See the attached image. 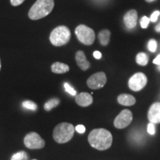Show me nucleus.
<instances>
[{"mask_svg": "<svg viewBox=\"0 0 160 160\" xmlns=\"http://www.w3.org/2000/svg\"><path fill=\"white\" fill-rule=\"evenodd\" d=\"M88 140L93 148L99 151H105L111 147L113 136L111 132L106 129H93L89 133Z\"/></svg>", "mask_w": 160, "mask_h": 160, "instance_id": "f257e3e1", "label": "nucleus"}, {"mask_svg": "<svg viewBox=\"0 0 160 160\" xmlns=\"http://www.w3.org/2000/svg\"><path fill=\"white\" fill-rule=\"evenodd\" d=\"M54 8V0H37L31 8L28 17L32 20H38L47 17Z\"/></svg>", "mask_w": 160, "mask_h": 160, "instance_id": "f03ea898", "label": "nucleus"}, {"mask_svg": "<svg viewBox=\"0 0 160 160\" xmlns=\"http://www.w3.org/2000/svg\"><path fill=\"white\" fill-rule=\"evenodd\" d=\"M75 128L72 124L62 122L56 126L53 131V139L57 143L64 144L68 142L74 135Z\"/></svg>", "mask_w": 160, "mask_h": 160, "instance_id": "7ed1b4c3", "label": "nucleus"}, {"mask_svg": "<svg viewBox=\"0 0 160 160\" xmlns=\"http://www.w3.org/2000/svg\"><path fill=\"white\" fill-rule=\"evenodd\" d=\"M71 33L70 29L65 25H60L51 31L50 42L53 45L60 47L65 45L71 39Z\"/></svg>", "mask_w": 160, "mask_h": 160, "instance_id": "20e7f679", "label": "nucleus"}, {"mask_svg": "<svg viewBox=\"0 0 160 160\" xmlns=\"http://www.w3.org/2000/svg\"><path fill=\"white\" fill-rule=\"evenodd\" d=\"M75 33L80 42L85 45H91L95 41V32L85 25H79L75 30Z\"/></svg>", "mask_w": 160, "mask_h": 160, "instance_id": "39448f33", "label": "nucleus"}, {"mask_svg": "<svg viewBox=\"0 0 160 160\" xmlns=\"http://www.w3.org/2000/svg\"><path fill=\"white\" fill-rule=\"evenodd\" d=\"M24 144L29 149H41L45 145V142L36 132H31L25 136Z\"/></svg>", "mask_w": 160, "mask_h": 160, "instance_id": "423d86ee", "label": "nucleus"}, {"mask_svg": "<svg viewBox=\"0 0 160 160\" xmlns=\"http://www.w3.org/2000/svg\"><path fill=\"white\" fill-rule=\"evenodd\" d=\"M148 79L145 74L139 72L135 73L130 78L128 81V86L130 89L133 91H139L143 89L147 85Z\"/></svg>", "mask_w": 160, "mask_h": 160, "instance_id": "0eeeda50", "label": "nucleus"}, {"mask_svg": "<svg viewBox=\"0 0 160 160\" xmlns=\"http://www.w3.org/2000/svg\"><path fill=\"white\" fill-rule=\"evenodd\" d=\"M133 120L132 112L128 109L122 110L119 114L115 118L113 125L118 129H123L128 127Z\"/></svg>", "mask_w": 160, "mask_h": 160, "instance_id": "6e6552de", "label": "nucleus"}, {"mask_svg": "<svg viewBox=\"0 0 160 160\" xmlns=\"http://www.w3.org/2000/svg\"><path fill=\"white\" fill-rule=\"evenodd\" d=\"M107 82V77L104 72H98L91 76L87 80V85L91 89L98 90L104 87Z\"/></svg>", "mask_w": 160, "mask_h": 160, "instance_id": "1a4fd4ad", "label": "nucleus"}, {"mask_svg": "<svg viewBox=\"0 0 160 160\" xmlns=\"http://www.w3.org/2000/svg\"><path fill=\"white\" fill-rule=\"evenodd\" d=\"M148 118L150 122L160 123V102H155L151 105L148 112Z\"/></svg>", "mask_w": 160, "mask_h": 160, "instance_id": "9d476101", "label": "nucleus"}, {"mask_svg": "<svg viewBox=\"0 0 160 160\" xmlns=\"http://www.w3.org/2000/svg\"><path fill=\"white\" fill-rule=\"evenodd\" d=\"M137 12L136 10H130L124 16V22L128 28H134L137 23Z\"/></svg>", "mask_w": 160, "mask_h": 160, "instance_id": "9b49d317", "label": "nucleus"}, {"mask_svg": "<svg viewBox=\"0 0 160 160\" xmlns=\"http://www.w3.org/2000/svg\"><path fill=\"white\" fill-rule=\"evenodd\" d=\"M75 102L78 105L81 107H88L93 103V97L90 93L82 92L77 95Z\"/></svg>", "mask_w": 160, "mask_h": 160, "instance_id": "f8f14e48", "label": "nucleus"}, {"mask_svg": "<svg viewBox=\"0 0 160 160\" xmlns=\"http://www.w3.org/2000/svg\"><path fill=\"white\" fill-rule=\"evenodd\" d=\"M76 61L79 68L85 71L91 67V63L86 59L85 53L82 51H78L76 53Z\"/></svg>", "mask_w": 160, "mask_h": 160, "instance_id": "ddd939ff", "label": "nucleus"}, {"mask_svg": "<svg viewBox=\"0 0 160 160\" xmlns=\"http://www.w3.org/2000/svg\"><path fill=\"white\" fill-rule=\"evenodd\" d=\"M117 102L119 104L124 106H131L135 105L136 99L131 94L123 93L120 94L117 98Z\"/></svg>", "mask_w": 160, "mask_h": 160, "instance_id": "4468645a", "label": "nucleus"}, {"mask_svg": "<svg viewBox=\"0 0 160 160\" xmlns=\"http://www.w3.org/2000/svg\"><path fill=\"white\" fill-rule=\"evenodd\" d=\"M51 71L54 73H58V74H61V73H65L69 71L70 68L67 64L59 62H57L52 64L51 65Z\"/></svg>", "mask_w": 160, "mask_h": 160, "instance_id": "2eb2a0df", "label": "nucleus"}, {"mask_svg": "<svg viewBox=\"0 0 160 160\" xmlns=\"http://www.w3.org/2000/svg\"><path fill=\"white\" fill-rule=\"evenodd\" d=\"M98 38H99V42L102 45H108L109 44L110 38H111V31L108 29L102 30L99 33Z\"/></svg>", "mask_w": 160, "mask_h": 160, "instance_id": "dca6fc26", "label": "nucleus"}, {"mask_svg": "<svg viewBox=\"0 0 160 160\" xmlns=\"http://www.w3.org/2000/svg\"><path fill=\"white\" fill-rule=\"evenodd\" d=\"M60 100L57 98H53V99L48 100V102H46L44 105V108L46 111H51L53 108H55L56 107H57L59 105Z\"/></svg>", "mask_w": 160, "mask_h": 160, "instance_id": "f3484780", "label": "nucleus"}, {"mask_svg": "<svg viewBox=\"0 0 160 160\" xmlns=\"http://www.w3.org/2000/svg\"><path fill=\"white\" fill-rule=\"evenodd\" d=\"M136 62L138 65L141 66H145L148 63V57L145 53H139L136 57Z\"/></svg>", "mask_w": 160, "mask_h": 160, "instance_id": "a211bd4d", "label": "nucleus"}, {"mask_svg": "<svg viewBox=\"0 0 160 160\" xmlns=\"http://www.w3.org/2000/svg\"><path fill=\"white\" fill-rule=\"evenodd\" d=\"M11 160H28V156L25 151H22L12 156Z\"/></svg>", "mask_w": 160, "mask_h": 160, "instance_id": "6ab92c4d", "label": "nucleus"}, {"mask_svg": "<svg viewBox=\"0 0 160 160\" xmlns=\"http://www.w3.org/2000/svg\"><path fill=\"white\" fill-rule=\"evenodd\" d=\"M22 106L25 107V108L31 110V111H36L37 109V104L33 102L30 101V100H27V101H25L22 102Z\"/></svg>", "mask_w": 160, "mask_h": 160, "instance_id": "aec40b11", "label": "nucleus"}, {"mask_svg": "<svg viewBox=\"0 0 160 160\" xmlns=\"http://www.w3.org/2000/svg\"><path fill=\"white\" fill-rule=\"evenodd\" d=\"M157 43L155 39H151L148 42V49L151 52H155L157 51Z\"/></svg>", "mask_w": 160, "mask_h": 160, "instance_id": "412c9836", "label": "nucleus"}, {"mask_svg": "<svg viewBox=\"0 0 160 160\" xmlns=\"http://www.w3.org/2000/svg\"><path fill=\"white\" fill-rule=\"evenodd\" d=\"M64 87H65V91L68 92V93H70V94H71V96H76V95H77V91H76L75 90L73 89V88H72L68 83H65V85H64Z\"/></svg>", "mask_w": 160, "mask_h": 160, "instance_id": "4be33fe9", "label": "nucleus"}, {"mask_svg": "<svg viewBox=\"0 0 160 160\" xmlns=\"http://www.w3.org/2000/svg\"><path fill=\"white\" fill-rule=\"evenodd\" d=\"M150 21H151V20H150L148 17H145H145H143L141 19V21H140V25H141V27L144 29L147 28V27L148 26V24L150 22Z\"/></svg>", "mask_w": 160, "mask_h": 160, "instance_id": "5701e85b", "label": "nucleus"}, {"mask_svg": "<svg viewBox=\"0 0 160 160\" xmlns=\"http://www.w3.org/2000/svg\"><path fill=\"white\" fill-rule=\"evenodd\" d=\"M148 133H150L151 135H154L156 133L155 131V127H154V124L150 122L148 125Z\"/></svg>", "mask_w": 160, "mask_h": 160, "instance_id": "b1692460", "label": "nucleus"}, {"mask_svg": "<svg viewBox=\"0 0 160 160\" xmlns=\"http://www.w3.org/2000/svg\"><path fill=\"white\" fill-rule=\"evenodd\" d=\"M159 15H160V12L159 11H154L153 13H152L151 17L150 18V20H151V22H155L157 21L158 17H159Z\"/></svg>", "mask_w": 160, "mask_h": 160, "instance_id": "393cba45", "label": "nucleus"}, {"mask_svg": "<svg viewBox=\"0 0 160 160\" xmlns=\"http://www.w3.org/2000/svg\"><path fill=\"white\" fill-rule=\"evenodd\" d=\"M75 131H77L79 133H84L85 132V128L82 125H79L75 128Z\"/></svg>", "mask_w": 160, "mask_h": 160, "instance_id": "a878e982", "label": "nucleus"}, {"mask_svg": "<svg viewBox=\"0 0 160 160\" xmlns=\"http://www.w3.org/2000/svg\"><path fill=\"white\" fill-rule=\"evenodd\" d=\"M25 0H11V5L14 6V7H17V6H19L22 4Z\"/></svg>", "mask_w": 160, "mask_h": 160, "instance_id": "bb28decb", "label": "nucleus"}, {"mask_svg": "<svg viewBox=\"0 0 160 160\" xmlns=\"http://www.w3.org/2000/svg\"><path fill=\"white\" fill-rule=\"evenodd\" d=\"M93 57H94L97 59H101V57H102V53L98 51H94L93 52Z\"/></svg>", "mask_w": 160, "mask_h": 160, "instance_id": "cd10ccee", "label": "nucleus"}, {"mask_svg": "<svg viewBox=\"0 0 160 160\" xmlns=\"http://www.w3.org/2000/svg\"><path fill=\"white\" fill-rule=\"evenodd\" d=\"M153 62L157 65H160V54L158 55L157 57H156V59L153 60Z\"/></svg>", "mask_w": 160, "mask_h": 160, "instance_id": "c85d7f7f", "label": "nucleus"}, {"mask_svg": "<svg viewBox=\"0 0 160 160\" xmlns=\"http://www.w3.org/2000/svg\"><path fill=\"white\" fill-rule=\"evenodd\" d=\"M156 31H157V32H160V24L156 27Z\"/></svg>", "mask_w": 160, "mask_h": 160, "instance_id": "c756f323", "label": "nucleus"}, {"mask_svg": "<svg viewBox=\"0 0 160 160\" xmlns=\"http://www.w3.org/2000/svg\"><path fill=\"white\" fill-rule=\"evenodd\" d=\"M145 1L148 2H152L156 1V0H145Z\"/></svg>", "mask_w": 160, "mask_h": 160, "instance_id": "7c9ffc66", "label": "nucleus"}, {"mask_svg": "<svg viewBox=\"0 0 160 160\" xmlns=\"http://www.w3.org/2000/svg\"><path fill=\"white\" fill-rule=\"evenodd\" d=\"M1 67H2V65H1V59H0V71H1Z\"/></svg>", "mask_w": 160, "mask_h": 160, "instance_id": "2f4dec72", "label": "nucleus"}, {"mask_svg": "<svg viewBox=\"0 0 160 160\" xmlns=\"http://www.w3.org/2000/svg\"><path fill=\"white\" fill-rule=\"evenodd\" d=\"M159 70H160V67H159Z\"/></svg>", "mask_w": 160, "mask_h": 160, "instance_id": "473e14b6", "label": "nucleus"}, {"mask_svg": "<svg viewBox=\"0 0 160 160\" xmlns=\"http://www.w3.org/2000/svg\"><path fill=\"white\" fill-rule=\"evenodd\" d=\"M33 160H36V159H33Z\"/></svg>", "mask_w": 160, "mask_h": 160, "instance_id": "72a5a7b5", "label": "nucleus"}]
</instances>
